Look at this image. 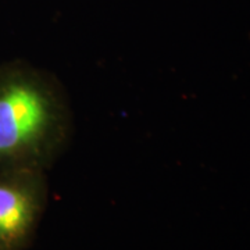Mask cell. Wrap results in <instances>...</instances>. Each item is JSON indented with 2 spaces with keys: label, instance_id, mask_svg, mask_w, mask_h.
<instances>
[{
  "label": "cell",
  "instance_id": "cell-1",
  "mask_svg": "<svg viewBox=\"0 0 250 250\" xmlns=\"http://www.w3.org/2000/svg\"><path fill=\"white\" fill-rule=\"evenodd\" d=\"M72 129L70 98L53 72L21 59L0 62V171L47 174Z\"/></svg>",
  "mask_w": 250,
  "mask_h": 250
},
{
  "label": "cell",
  "instance_id": "cell-2",
  "mask_svg": "<svg viewBox=\"0 0 250 250\" xmlns=\"http://www.w3.org/2000/svg\"><path fill=\"white\" fill-rule=\"evenodd\" d=\"M49 200L47 174L0 171V250H27Z\"/></svg>",
  "mask_w": 250,
  "mask_h": 250
}]
</instances>
